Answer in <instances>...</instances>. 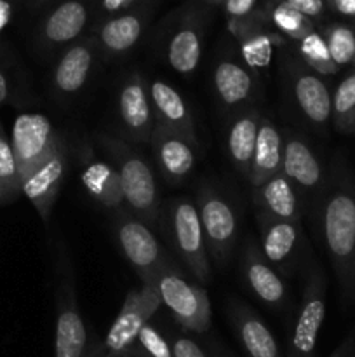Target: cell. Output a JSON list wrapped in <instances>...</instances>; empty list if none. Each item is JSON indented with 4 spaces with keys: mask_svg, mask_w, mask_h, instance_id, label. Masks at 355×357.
Instances as JSON below:
<instances>
[{
    "mask_svg": "<svg viewBox=\"0 0 355 357\" xmlns=\"http://www.w3.org/2000/svg\"><path fill=\"white\" fill-rule=\"evenodd\" d=\"M253 201L258 213L274 218L301 223V202L292 181L282 171L253 188Z\"/></svg>",
    "mask_w": 355,
    "mask_h": 357,
    "instance_id": "obj_27",
    "label": "cell"
},
{
    "mask_svg": "<svg viewBox=\"0 0 355 357\" xmlns=\"http://www.w3.org/2000/svg\"><path fill=\"white\" fill-rule=\"evenodd\" d=\"M94 138L117 171L129 211L146 225L155 227L160 218V194L148 160L129 139L103 132Z\"/></svg>",
    "mask_w": 355,
    "mask_h": 357,
    "instance_id": "obj_2",
    "label": "cell"
},
{
    "mask_svg": "<svg viewBox=\"0 0 355 357\" xmlns=\"http://www.w3.org/2000/svg\"><path fill=\"white\" fill-rule=\"evenodd\" d=\"M329 54L338 66L350 65L355 59V31L347 24H331L324 30Z\"/></svg>",
    "mask_w": 355,
    "mask_h": 357,
    "instance_id": "obj_34",
    "label": "cell"
},
{
    "mask_svg": "<svg viewBox=\"0 0 355 357\" xmlns=\"http://www.w3.org/2000/svg\"><path fill=\"white\" fill-rule=\"evenodd\" d=\"M271 2H281L292 9L299 10L310 20H320L326 13V0H271Z\"/></svg>",
    "mask_w": 355,
    "mask_h": 357,
    "instance_id": "obj_39",
    "label": "cell"
},
{
    "mask_svg": "<svg viewBox=\"0 0 355 357\" xmlns=\"http://www.w3.org/2000/svg\"><path fill=\"white\" fill-rule=\"evenodd\" d=\"M282 72L299 114L313 129H326L333 117V94L322 77L310 70L296 56H285Z\"/></svg>",
    "mask_w": 355,
    "mask_h": 357,
    "instance_id": "obj_11",
    "label": "cell"
},
{
    "mask_svg": "<svg viewBox=\"0 0 355 357\" xmlns=\"http://www.w3.org/2000/svg\"><path fill=\"white\" fill-rule=\"evenodd\" d=\"M167 225L171 241L191 278L197 284H207L212 278L211 257L195 202L188 199L171 201L167 209Z\"/></svg>",
    "mask_w": 355,
    "mask_h": 357,
    "instance_id": "obj_9",
    "label": "cell"
},
{
    "mask_svg": "<svg viewBox=\"0 0 355 357\" xmlns=\"http://www.w3.org/2000/svg\"><path fill=\"white\" fill-rule=\"evenodd\" d=\"M93 357H108V356L103 352V349H101V340H97L96 351H94V356H93Z\"/></svg>",
    "mask_w": 355,
    "mask_h": 357,
    "instance_id": "obj_46",
    "label": "cell"
},
{
    "mask_svg": "<svg viewBox=\"0 0 355 357\" xmlns=\"http://www.w3.org/2000/svg\"><path fill=\"white\" fill-rule=\"evenodd\" d=\"M204 52V20L197 10H188L180 17L166 42V59L180 75L197 72Z\"/></svg>",
    "mask_w": 355,
    "mask_h": 357,
    "instance_id": "obj_24",
    "label": "cell"
},
{
    "mask_svg": "<svg viewBox=\"0 0 355 357\" xmlns=\"http://www.w3.org/2000/svg\"><path fill=\"white\" fill-rule=\"evenodd\" d=\"M9 6H7L3 0H0V30H2L3 26H6V23L9 21Z\"/></svg>",
    "mask_w": 355,
    "mask_h": 357,
    "instance_id": "obj_44",
    "label": "cell"
},
{
    "mask_svg": "<svg viewBox=\"0 0 355 357\" xmlns=\"http://www.w3.org/2000/svg\"><path fill=\"white\" fill-rule=\"evenodd\" d=\"M320 241L333 265L343 307L355 305V181L338 153L315 199Z\"/></svg>",
    "mask_w": 355,
    "mask_h": 357,
    "instance_id": "obj_1",
    "label": "cell"
},
{
    "mask_svg": "<svg viewBox=\"0 0 355 357\" xmlns=\"http://www.w3.org/2000/svg\"><path fill=\"white\" fill-rule=\"evenodd\" d=\"M96 21L97 0H58L42 17L35 44L44 54H56L87 37Z\"/></svg>",
    "mask_w": 355,
    "mask_h": 357,
    "instance_id": "obj_8",
    "label": "cell"
},
{
    "mask_svg": "<svg viewBox=\"0 0 355 357\" xmlns=\"http://www.w3.org/2000/svg\"><path fill=\"white\" fill-rule=\"evenodd\" d=\"M207 354H209V357H235L232 354V351H230V349H226L221 342L214 340V338H212V340H209Z\"/></svg>",
    "mask_w": 355,
    "mask_h": 357,
    "instance_id": "obj_42",
    "label": "cell"
},
{
    "mask_svg": "<svg viewBox=\"0 0 355 357\" xmlns=\"http://www.w3.org/2000/svg\"><path fill=\"white\" fill-rule=\"evenodd\" d=\"M150 143H152L157 167L167 183H183L188 174L195 169L198 145L188 139L187 136L162 128V126H155Z\"/></svg>",
    "mask_w": 355,
    "mask_h": 357,
    "instance_id": "obj_23",
    "label": "cell"
},
{
    "mask_svg": "<svg viewBox=\"0 0 355 357\" xmlns=\"http://www.w3.org/2000/svg\"><path fill=\"white\" fill-rule=\"evenodd\" d=\"M204 3H211V6H223L225 0H202Z\"/></svg>",
    "mask_w": 355,
    "mask_h": 357,
    "instance_id": "obj_48",
    "label": "cell"
},
{
    "mask_svg": "<svg viewBox=\"0 0 355 357\" xmlns=\"http://www.w3.org/2000/svg\"><path fill=\"white\" fill-rule=\"evenodd\" d=\"M63 135H59L51 119L44 114L24 112L17 115L9 139L19 180L31 173L42 160L47 159Z\"/></svg>",
    "mask_w": 355,
    "mask_h": 357,
    "instance_id": "obj_12",
    "label": "cell"
},
{
    "mask_svg": "<svg viewBox=\"0 0 355 357\" xmlns=\"http://www.w3.org/2000/svg\"><path fill=\"white\" fill-rule=\"evenodd\" d=\"M228 28L239 42L240 59L258 75L270 66L275 49L284 44L282 35L268 24L263 10H256L246 21L228 24Z\"/></svg>",
    "mask_w": 355,
    "mask_h": 357,
    "instance_id": "obj_21",
    "label": "cell"
},
{
    "mask_svg": "<svg viewBox=\"0 0 355 357\" xmlns=\"http://www.w3.org/2000/svg\"><path fill=\"white\" fill-rule=\"evenodd\" d=\"M282 167V132L274 121L261 117L258 129L256 146H254L253 162L247 181L251 188H256Z\"/></svg>",
    "mask_w": 355,
    "mask_h": 357,
    "instance_id": "obj_29",
    "label": "cell"
},
{
    "mask_svg": "<svg viewBox=\"0 0 355 357\" xmlns=\"http://www.w3.org/2000/svg\"><path fill=\"white\" fill-rule=\"evenodd\" d=\"M195 206L207 243L209 257L218 267L225 268L239 239V216L235 208L225 194L211 183H200Z\"/></svg>",
    "mask_w": 355,
    "mask_h": 357,
    "instance_id": "obj_5",
    "label": "cell"
},
{
    "mask_svg": "<svg viewBox=\"0 0 355 357\" xmlns=\"http://www.w3.org/2000/svg\"><path fill=\"white\" fill-rule=\"evenodd\" d=\"M354 66H355V59H354Z\"/></svg>",
    "mask_w": 355,
    "mask_h": 357,
    "instance_id": "obj_49",
    "label": "cell"
},
{
    "mask_svg": "<svg viewBox=\"0 0 355 357\" xmlns=\"http://www.w3.org/2000/svg\"><path fill=\"white\" fill-rule=\"evenodd\" d=\"M100 338L90 333L77 296L75 274L65 248L59 250L56 288L54 357H93Z\"/></svg>",
    "mask_w": 355,
    "mask_h": 357,
    "instance_id": "obj_3",
    "label": "cell"
},
{
    "mask_svg": "<svg viewBox=\"0 0 355 357\" xmlns=\"http://www.w3.org/2000/svg\"><path fill=\"white\" fill-rule=\"evenodd\" d=\"M113 232L122 255L139 275L141 284L155 282L166 268L174 267L162 244L153 234L152 227L146 225L131 211L115 216Z\"/></svg>",
    "mask_w": 355,
    "mask_h": 357,
    "instance_id": "obj_7",
    "label": "cell"
},
{
    "mask_svg": "<svg viewBox=\"0 0 355 357\" xmlns=\"http://www.w3.org/2000/svg\"><path fill=\"white\" fill-rule=\"evenodd\" d=\"M263 115L256 108H244L235 112L226 128V152L230 162L247 180L253 162L254 146H256L258 129Z\"/></svg>",
    "mask_w": 355,
    "mask_h": 357,
    "instance_id": "obj_28",
    "label": "cell"
},
{
    "mask_svg": "<svg viewBox=\"0 0 355 357\" xmlns=\"http://www.w3.org/2000/svg\"><path fill=\"white\" fill-rule=\"evenodd\" d=\"M169 342L174 357H209L207 352L194 338L184 333H171Z\"/></svg>",
    "mask_w": 355,
    "mask_h": 357,
    "instance_id": "obj_37",
    "label": "cell"
},
{
    "mask_svg": "<svg viewBox=\"0 0 355 357\" xmlns=\"http://www.w3.org/2000/svg\"><path fill=\"white\" fill-rule=\"evenodd\" d=\"M226 314L233 335L247 357H284L277 338L256 310L240 300H232Z\"/></svg>",
    "mask_w": 355,
    "mask_h": 357,
    "instance_id": "obj_25",
    "label": "cell"
},
{
    "mask_svg": "<svg viewBox=\"0 0 355 357\" xmlns=\"http://www.w3.org/2000/svg\"><path fill=\"white\" fill-rule=\"evenodd\" d=\"M256 6L258 0H225L223 2L226 17H228V24L246 21L247 17H251L256 13Z\"/></svg>",
    "mask_w": 355,
    "mask_h": 357,
    "instance_id": "obj_38",
    "label": "cell"
},
{
    "mask_svg": "<svg viewBox=\"0 0 355 357\" xmlns=\"http://www.w3.org/2000/svg\"><path fill=\"white\" fill-rule=\"evenodd\" d=\"M162 305L155 282H143L139 289H131L122 302L117 317L111 323L101 349L108 357H122L138 340L139 331L150 323Z\"/></svg>",
    "mask_w": 355,
    "mask_h": 357,
    "instance_id": "obj_10",
    "label": "cell"
},
{
    "mask_svg": "<svg viewBox=\"0 0 355 357\" xmlns=\"http://www.w3.org/2000/svg\"><path fill=\"white\" fill-rule=\"evenodd\" d=\"M282 173L298 194L315 201L326 181V171L310 143L296 131L282 132Z\"/></svg>",
    "mask_w": 355,
    "mask_h": 357,
    "instance_id": "obj_17",
    "label": "cell"
},
{
    "mask_svg": "<svg viewBox=\"0 0 355 357\" xmlns=\"http://www.w3.org/2000/svg\"><path fill=\"white\" fill-rule=\"evenodd\" d=\"M21 2L31 3V6H40V3H47V2H51V0H21Z\"/></svg>",
    "mask_w": 355,
    "mask_h": 357,
    "instance_id": "obj_47",
    "label": "cell"
},
{
    "mask_svg": "<svg viewBox=\"0 0 355 357\" xmlns=\"http://www.w3.org/2000/svg\"><path fill=\"white\" fill-rule=\"evenodd\" d=\"M141 7H150V0H97V21L117 14L131 13Z\"/></svg>",
    "mask_w": 355,
    "mask_h": 357,
    "instance_id": "obj_36",
    "label": "cell"
},
{
    "mask_svg": "<svg viewBox=\"0 0 355 357\" xmlns=\"http://www.w3.org/2000/svg\"><path fill=\"white\" fill-rule=\"evenodd\" d=\"M134 345L150 357H174L169 337H166L162 331L157 330L152 323L143 326Z\"/></svg>",
    "mask_w": 355,
    "mask_h": 357,
    "instance_id": "obj_35",
    "label": "cell"
},
{
    "mask_svg": "<svg viewBox=\"0 0 355 357\" xmlns=\"http://www.w3.org/2000/svg\"><path fill=\"white\" fill-rule=\"evenodd\" d=\"M122 357H150V356H146L145 352L141 351V349H139V347H136V345H132V347L129 349V351L125 352V354L122 356Z\"/></svg>",
    "mask_w": 355,
    "mask_h": 357,
    "instance_id": "obj_45",
    "label": "cell"
},
{
    "mask_svg": "<svg viewBox=\"0 0 355 357\" xmlns=\"http://www.w3.org/2000/svg\"><path fill=\"white\" fill-rule=\"evenodd\" d=\"M150 20V7L106 17L94 24L93 37L100 47L101 58H122L138 45Z\"/></svg>",
    "mask_w": 355,
    "mask_h": 357,
    "instance_id": "obj_20",
    "label": "cell"
},
{
    "mask_svg": "<svg viewBox=\"0 0 355 357\" xmlns=\"http://www.w3.org/2000/svg\"><path fill=\"white\" fill-rule=\"evenodd\" d=\"M265 17H267L268 24L277 31L282 37L292 38V40H301L306 35L312 33L315 30L313 21L301 14L299 10L292 9V7L285 6L281 2H271L268 0L267 6L263 9Z\"/></svg>",
    "mask_w": 355,
    "mask_h": 357,
    "instance_id": "obj_30",
    "label": "cell"
},
{
    "mask_svg": "<svg viewBox=\"0 0 355 357\" xmlns=\"http://www.w3.org/2000/svg\"><path fill=\"white\" fill-rule=\"evenodd\" d=\"M70 166V146L66 138L59 139L54 152L42 160L31 173L21 180V194L33 204L40 218L49 222L52 206L58 199Z\"/></svg>",
    "mask_w": 355,
    "mask_h": 357,
    "instance_id": "obj_13",
    "label": "cell"
},
{
    "mask_svg": "<svg viewBox=\"0 0 355 357\" xmlns=\"http://www.w3.org/2000/svg\"><path fill=\"white\" fill-rule=\"evenodd\" d=\"M150 94H152L153 114H155L157 126L171 129L174 132L187 136L194 143H197V131H195L194 114L188 107L187 100L178 89L171 84L157 79L150 84Z\"/></svg>",
    "mask_w": 355,
    "mask_h": 357,
    "instance_id": "obj_26",
    "label": "cell"
},
{
    "mask_svg": "<svg viewBox=\"0 0 355 357\" xmlns=\"http://www.w3.org/2000/svg\"><path fill=\"white\" fill-rule=\"evenodd\" d=\"M331 121L336 131L355 135V70L348 73L334 89Z\"/></svg>",
    "mask_w": 355,
    "mask_h": 357,
    "instance_id": "obj_31",
    "label": "cell"
},
{
    "mask_svg": "<svg viewBox=\"0 0 355 357\" xmlns=\"http://www.w3.org/2000/svg\"><path fill=\"white\" fill-rule=\"evenodd\" d=\"M240 274L244 284L256 296L258 302L265 303L268 309L282 310L287 303L289 288L284 275L265 258L256 241H247L240 258Z\"/></svg>",
    "mask_w": 355,
    "mask_h": 357,
    "instance_id": "obj_16",
    "label": "cell"
},
{
    "mask_svg": "<svg viewBox=\"0 0 355 357\" xmlns=\"http://www.w3.org/2000/svg\"><path fill=\"white\" fill-rule=\"evenodd\" d=\"M79 152L80 164H82L80 181H82L84 188L90 195V199L103 206L106 211L113 213V216L129 211L127 206H125L120 180H118V174L115 167L111 166V162L100 159L87 142L84 143Z\"/></svg>",
    "mask_w": 355,
    "mask_h": 357,
    "instance_id": "obj_22",
    "label": "cell"
},
{
    "mask_svg": "<svg viewBox=\"0 0 355 357\" xmlns=\"http://www.w3.org/2000/svg\"><path fill=\"white\" fill-rule=\"evenodd\" d=\"M101 58L93 35L80 38L58 54L51 73V87L61 100H70L82 93Z\"/></svg>",
    "mask_w": 355,
    "mask_h": 357,
    "instance_id": "obj_14",
    "label": "cell"
},
{
    "mask_svg": "<svg viewBox=\"0 0 355 357\" xmlns=\"http://www.w3.org/2000/svg\"><path fill=\"white\" fill-rule=\"evenodd\" d=\"M256 220L261 232V253L284 278L291 275L305 243L301 223L274 218L258 211Z\"/></svg>",
    "mask_w": 355,
    "mask_h": 357,
    "instance_id": "obj_18",
    "label": "cell"
},
{
    "mask_svg": "<svg viewBox=\"0 0 355 357\" xmlns=\"http://www.w3.org/2000/svg\"><path fill=\"white\" fill-rule=\"evenodd\" d=\"M160 302L169 309L174 321L187 333L205 335L211 328V302L200 284L188 281L176 267H169L157 278Z\"/></svg>",
    "mask_w": 355,
    "mask_h": 357,
    "instance_id": "obj_6",
    "label": "cell"
},
{
    "mask_svg": "<svg viewBox=\"0 0 355 357\" xmlns=\"http://www.w3.org/2000/svg\"><path fill=\"white\" fill-rule=\"evenodd\" d=\"M298 58L320 77L334 75L340 70V66L331 58L324 35L317 30L298 42Z\"/></svg>",
    "mask_w": 355,
    "mask_h": 357,
    "instance_id": "obj_32",
    "label": "cell"
},
{
    "mask_svg": "<svg viewBox=\"0 0 355 357\" xmlns=\"http://www.w3.org/2000/svg\"><path fill=\"white\" fill-rule=\"evenodd\" d=\"M326 3L341 16L355 17V0H326Z\"/></svg>",
    "mask_w": 355,
    "mask_h": 357,
    "instance_id": "obj_41",
    "label": "cell"
},
{
    "mask_svg": "<svg viewBox=\"0 0 355 357\" xmlns=\"http://www.w3.org/2000/svg\"><path fill=\"white\" fill-rule=\"evenodd\" d=\"M329 357H355V330L348 333V337L338 345L336 351Z\"/></svg>",
    "mask_w": 355,
    "mask_h": 357,
    "instance_id": "obj_40",
    "label": "cell"
},
{
    "mask_svg": "<svg viewBox=\"0 0 355 357\" xmlns=\"http://www.w3.org/2000/svg\"><path fill=\"white\" fill-rule=\"evenodd\" d=\"M21 194V180L17 173L10 139L0 124V204L14 201Z\"/></svg>",
    "mask_w": 355,
    "mask_h": 357,
    "instance_id": "obj_33",
    "label": "cell"
},
{
    "mask_svg": "<svg viewBox=\"0 0 355 357\" xmlns=\"http://www.w3.org/2000/svg\"><path fill=\"white\" fill-rule=\"evenodd\" d=\"M117 112L129 142L146 143L155 131L150 84L139 72H131L124 77L117 93Z\"/></svg>",
    "mask_w": 355,
    "mask_h": 357,
    "instance_id": "obj_15",
    "label": "cell"
},
{
    "mask_svg": "<svg viewBox=\"0 0 355 357\" xmlns=\"http://www.w3.org/2000/svg\"><path fill=\"white\" fill-rule=\"evenodd\" d=\"M9 98V79L3 73V70L0 68V105H3Z\"/></svg>",
    "mask_w": 355,
    "mask_h": 357,
    "instance_id": "obj_43",
    "label": "cell"
},
{
    "mask_svg": "<svg viewBox=\"0 0 355 357\" xmlns=\"http://www.w3.org/2000/svg\"><path fill=\"white\" fill-rule=\"evenodd\" d=\"M327 279L317 261L305 272L301 300L292 319L285 344V357H317L319 333L326 319Z\"/></svg>",
    "mask_w": 355,
    "mask_h": 357,
    "instance_id": "obj_4",
    "label": "cell"
},
{
    "mask_svg": "<svg viewBox=\"0 0 355 357\" xmlns=\"http://www.w3.org/2000/svg\"><path fill=\"white\" fill-rule=\"evenodd\" d=\"M212 87L219 105L228 112H240L253 108L260 89V75L254 73L237 56H223L216 61L212 70Z\"/></svg>",
    "mask_w": 355,
    "mask_h": 357,
    "instance_id": "obj_19",
    "label": "cell"
}]
</instances>
